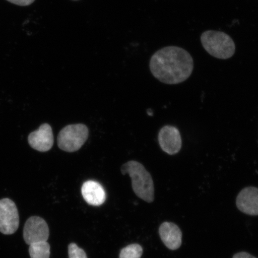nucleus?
Segmentation results:
<instances>
[{
    "mask_svg": "<svg viewBox=\"0 0 258 258\" xmlns=\"http://www.w3.org/2000/svg\"><path fill=\"white\" fill-rule=\"evenodd\" d=\"M150 69L155 78L167 85H177L191 76L194 60L183 48L168 46L161 48L151 58Z\"/></svg>",
    "mask_w": 258,
    "mask_h": 258,
    "instance_id": "obj_1",
    "label": "nucleus"
},
{
    "mask_svg": "<svg viewBox=\"0 0 258 258\" xmlns=\"http://www.w3.org/2000/svg\"><path fill=\"white\" fill-rule=\"evenodd\" d=\"M122 175L128 174L132 179L134 191L139 198L148 203L154 200V186L152 176L141 163L135 160L127 161L121 167Z\"/></svg>",
    "mask_w": 258,
    "mask_h": 258,
    "instance_id": "obj_2",
    "label": "nucleus"
},
{
    "mask_svg": "<svg viewBox=\"0 0 258 258\" xmlns=\"http://www.w3.org/2000/svg\"><path fill=\"white\" fill-rule=\"evenodd\" d=\"M201 40L205 50L217 59H230L235 53L233 40L223 32L206 31L202 34Z\"/></svg>",
    "mask_w": 258,
    "mask_h": 258,
    "instance_id": "obj_3",
    "label": "nucleus"
},
{
    "mask_svg": "<svg viewBox=\"0 0 258 258\" xmlns=\"http://www.w3.org/2000/svg\"><path fill=\"white\" fill-rule=\"evenodd\" d=\"M89 135V128L85 124L68 125L58 134V147L67 153L76 152L86 143Z\"/></svg>",
    "mask_w": 258,
    "mask_h": 258,
    "instance_id": "obj_4",
    "label": "nucleus"
},
{
    "mask_svg": "<svg viewBox=\"0 0 258 258\" xmlns=\"http://www.w3.org/2000/svg\"><path fill=\"white\" fill-rule=\"evenodd\" d=\"M19 226V212L15 203L9 198L0 200V233L14 234Z\"/></svg>",
    "mask_w": 258,
    "mask_h": 258,
    "instance_id": "obj_5",
    "label": "nucleus"
},
{
    "mask_svg": "<svg viewBox=\"0 0 258 258\" xmlns=\"http://www.w3.org/2000/svg\"><path fill=\"white\" fill-rule=\"evenodd\" d=\"M49 228L44 219L32 216L26 221L23 230V238L26 243L30 245L38 242L47 241Z\"/></svg>",
    "mask_w": 258,
    "mask_h": 258,
    "instance_id": "obj_6",
    "label": "nucleus"
},
{
    "mask_svg": "<svg viewBox=\"0 0 258 258\" xmlns=\"http://www.w3.org/2000/svg\"><path fill=\"white\" fill-rule=\"evenodd\" d=\"M161 149L167 154L175 155L182 148V138L180 132L173 125H167L161 128L158 135Z\"/></svg>",
    "mask_w": 258,
    "mask_h": 258,
    "instance_id": "obj_7",
    "label": "nucleus"
},
{
    "mask_svg": "<svg viewBox=\"0 0 258 258\" xmlns=\"http://www.w3.org/2000/svg\"><path fill=\"white\" fill-rule=\"evenodd\" d=\"M28 141L35 150L40 152L50 151L54 144L52 128L47 123L42 124L37 131L29 135Z\"/></svg>",
    "mask_w": 258,
    "mask_h": 258,
    "instance_id": "obj_8",
    "label": "nucleus"
},
{
    "mask_svg": "<svg viewBox=\"0 0 258 258\" xmlns=\"http://www.w3.org/2000/svg\"><path fill=\"white\" fill-rule=\"evenodd\" d=\"M236 205L245 214L258 215V188L247 186L242 189L237 197Z\"/></svg>",
    "mask_w": 258,
    "mask_h": 258,
    "instance_id": "obj_9",
    "label": "nucleus"
},
{
    "mask_svg": "<svg viewBox=\"0 0 258 258\" xmlns=\"http://www.w3.org/2000/svg\"><path fill=\"white\" fill-rule=\"evenodd\" d=\"M161 240L169 249H178L182 244V233L180 229L172 222H164L159 227Z\"/></svg>",
    "mask_w": 258,
    "mask_h": 258,
    "instance_id": "obj_10",
    "label": "nucleus"
},
{
    "mask_svg": "<svg viewBox=\"0 0 258 258\" xmlns=\"http://www.w3.org/2000/svg\"><path fill=\"white\" fill-rule=\"evenodd\" d=\"M82 195L89 205L99 206L104 204L106 192L104 187L94 180H88L82 186Z\"/></svg>",
    "mask_w": 258,
    "mask_h": 258,
    "instance_id": "obj_11",
    "label": "nucleus"
},
{
    "mask_svg": "<svg viewBox=\"0 0 258 258\" xmlns=\"http://www.w3.org/2000/svg\"><path fill=\"white\" fill-rule=\"evenodd\" d=\"M31 258H49L50 246L47 241H41L29 245Z\"/></svg>",
    "mask_w": 258,
    "mask_h": 258,
    "instance_id": "obj_12",
    "label": "nucleus"
},
{
    "mask_svg": "<svg viewBox=\"0 0 258 258\" xmlns=\"http://www.w3.org/2000/svg\"><path fill=\"white\" fill-rule=\"evenodd\" d=\"M143 253V249L141 245L132 244L121 249L119 258H141Z\"/></svg>",
    "mask_w": 258,
    "mask_h": 258,
    "instance_id": "obj_13",
    "label": "nucleus"
},
{
    "mask_svg": "<svg viewBox=\"0 0 258 258\" xmlns=\"http://www.w3.org/2000/svg\"><path fill=\"white\" fill-rule=\"evenodd\" d=\"M69 258H88L85 250L73 243L69 244Z\"/></svg>",
    "mask_w": 258,
    "mask_h": 258,
    "instance_id": "obj_14",
    "label": "nucleus"
},
{
    "mask_svg": "<svg viewBox=\"0 0 258 258\" xmlns=\"http://www.w3.org/2000/svg\"><path fill=\"white\" fill-rule=\"evenodd\" d=\"M10 3L20 6H28L31 5L35 0H7Z\"/></svg>",
    "mask_w": 258,
    "mask_h": 258,
    "instance_id": "obj_15",
    "label": "nucleus"
},
{
    "mask_svg": "<svg viewBox=\"0 0 258 258\" xmlns=\"http://www.w3.org/2000/svg\"><path fill=\"white\" fill-rule=\"evenodd\" d=\"M233 258H256L252 255H251L250 254L248 253L247 252H244V251H241V252L237 253L235 254L233 256Z\"/></svg>",
    "mask_w": 258,
    "mask_h": 258,
    "instance_id": "obj_16",
    "label": "nucleus"
}]
</instances>
